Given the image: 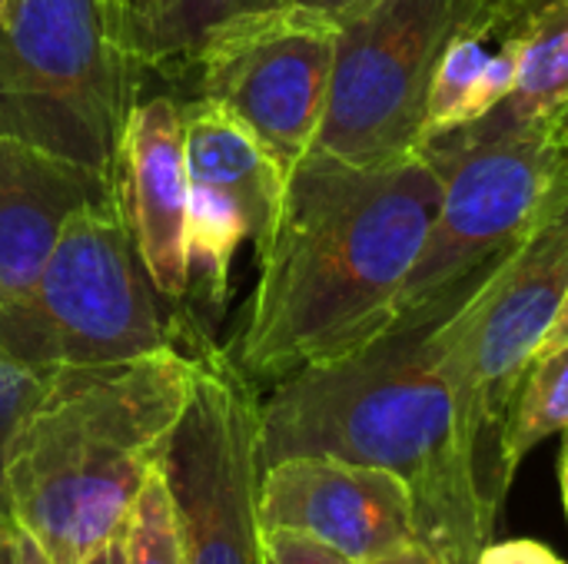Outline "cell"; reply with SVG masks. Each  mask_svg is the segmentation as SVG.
Wrapping results in <instances>:
<instances>
[{
  "mask_svg": "<svg viewBox=\"0 0 568 564\" xmlns=\"http://www.w3.org/2000/svg\"><path fill=\"white\" fill-rule=\"evenodd\" d=\"M283 3L290 0H136L123 10V33L143 73L186 76L220 27Z\"/></svg>",
  "mask_w": 568,
  "mask_h": 564,
  "instance_id": "obj_17",
  "label": "cell"
},
{
  "mask_svg": "<svg viewBox=\"0 0 568 564\" xmlns=\"http://www.w3.org/2000/svg\"><path fill=\"white\" fill-rule=\"evenodd\" d=\"M260 525L306 532L359 564L386 562L419 542L413 492L399 475L329 455L263 469Z\"/></svg>",
  "mask_w": 568,
  "mask_h": 564,
  "instance_id": "obj_11",
  "label": "cell"
},
{
  "mask_svg": "<svg viewBox=\"0 0 568 564\" xmlns=\"http://www.w3.org/2000/svg\"><path fill=\"white\" fill-rule=\"evenodd\" d=\"M336 27L293 3L260 10L220 27L190 70L196 93L233 116L290 173L316 140L323 123Z\"/></svg>",
  "mask_w": 568,
  "mask_h": 564,
  "instance_id": "obj_10",
  "label": "cell"
},
{
  "mask_svg": "<svg viewBox=\"0 0 568 564\" xmlns=\"http://www.w3.org/2000/svg\"><path fill=\"white\" fill-rule=\"evenodd\" d=\"M443 199L406 276L399 309H413L483 266L509 256L539 219L568 153L552 130H529L459 150H426Z\"/></svg>",
  "mask_w": 568,
  "mask_h": 564,
  "instance_id": "obj_9",
  "label": "cell"
},
{
  "mask_svg": "<svg viewBox=\"0 0 568 564\" xmlns=\"http://www.w3.org/2000/svg\"><path fill=\"white\" fill-rule=\"evenodd\" d=\"M559 485H562V505L568 519V429L562 432V452H559Z\"/></svg>",
  "mask_w": 568,
  "mask_h": 564,
  "instance_id": "obj_28",
  "label": "cell"
},
{
  "mask_svg": "<svg viewBox=\"0 0 568 564\" xmlns=\"http://www.w3.org/2000/svg\"><path fill=\"white\" fill-rule=\"evenodd\" d=\"M552 133H556L559 146H562V150L568 153V106H566V113L559 116V123H556V130H552Z\"/></svg>",
  "mask_w": 568,
  "mask_h": 564,
  "instance_id": "obj_29",
  "label": "cell"
},
{
  "mask_svg": "<svg viewBox=\"0 0 568 564\" xmlns=\"http://www.w3.org/2000/svg\"><path fill=\"white\" fill-rule=\"evenodd\" d=\"M526 43L513 93L483 120L429 140L426 150H459L529 130H556L568 106V0H519Z\"/></svg>",
  "mask_w": 568,
  "mask_h": 564,
  "instance_id": "obj_16",
  "label": "cell"
},
{
  "mask_svg": "<svg viewBox=\"0 0 568 564\" xmlns=\"http://www.w3.org/2000/svg\"><path fill=\"white\" fill-rule=\"evenodd\" d=\"M0 564H53L47 548L10 512L0 515Z\"/></svg>",
  "mask_w": 568,
  "mask_h": 564,
  "instance_id": "obj_22",
  "label": "cell"
},
{
  "mask_svg": "<svg viewBox=\"0 0 568 564\" xmlns=\"http://www.w3.org/2000/svg\"><path fill=\"white\" fill-rule=\"evenodd\" d=\"M379 564H443L426 545H409V548H403L399 555H393V558H386V562H379Z\"/></svg>",
  "mask_w": 568,
  "mask_h": 564,
  "instance_id": "obj_26",
  "label": "cell"
},
{
  "mask_svg": "<svg viewBox=\"0 0 568 564\" xmlns=\"http://www.w3.org/2000/svg\"><path fill=\"white\" fill-rule=\"evenodd\" d=\"M196 352L57 369L7 455L10 515L53 564H80L113 539L193 392Z\"/></svg>",
  "mask_w": 568,
  "mask_h": 564,
  "instance_id": "obj_3",
  "label": "cell"
},
{
  "mask_svg": "<svg viewBox=\"0 0 568 564\" xmlns=\"http://www.w3.org/2000/svg\"><path fill=\"white\" fill-rule=\"evenodd\" d=\"M57 369H37L30 362L13 359L10 352L0 349V515L10 512V495H7V455L13 445V435L27 412L40 402L47 392L50 379Z\"/></svg>",
  "mask_w": 568,
  "mask_h": 564,
  "instance_id": "obj_20",
  "label": "cell"
},
{
  "mask_svg": "<svg viewBox=\"0 0 568 564\" xmlns=\"http://www.w3.org/2000/svg\"><path fill=\"white\" fill-rule=\"evenodd\" d=\"M476 564H566L549 545L532 539H509V542H489Z\"/></svg>",
  "mask_w": 568,
  "mask_h": 564,
  "instance_id": "obj_23",
  "label": "cell"
},
{
  "mask_svg": "<svg viewBox=\"0 0 568 564\" xmlns=\"http://www.w3.org/2000/svg\"><path fill=\"white\" fill-rule=\"evenodd\" d=\"M113 189V180L53 160L0 130V299L23 296L63 219Z\"/></svg>",
  "mask_w": 568,
  "mask_h": 564,
  "instance_id": "obj_13",
  "label": "cell"
},
{
  "mask_svg": "<svg viewBox=\"0 0 568 564\" xmlns=\"http://www.w3.org/2000/svg\"><path fill=\"white\" fill-rule=\"evenodd\" d=\"M180 120L190 186L236 199L253 223L256 243L276 216L286 173L273 163L253 130L226 106L206 96H190L180 100Z\"/></svg>",
  "mask_w": 568,
  "mask_h": 564,
  "instance_id": "obj_15",
  "label": "cell"
},
{
  "mask_svg": "<svg viewBox=\"0 0 568 564\" xmlns=\"http://www.w3.org/2000/svg\"><path fill=\"white\" fill-rule=\"evenodd\" d=\"M503 259L403 309L353 352L270 386L260 399L263 469L296 455L386 469L413 492L419 545L443 564H476L499 519L486 509L466 452L443 326Z\"/></svg>",
  "mask_w": 568,
  "mask_h": 564,
  "instance_id": "obj_2",
  "label": "cell"
},
{
  "mask_svg": "<svg viewBox=\"0 0 568 564\" xmlns=\"http://www.w3.org/2000/svg\"><path fill=\"white\" fill-rule=\"evenodd\" d=\"M290 3L313 13V17L329 20L333 27H339L343 20H349V17H356V13H363V10H369V7H376L383 0H290Z\"/></svg>",
  "mask_w": 568,
  "mask_h": 564,
  "instance_id": "obj_24",
  "label": "cell"
},
{
  "mask_svg": "<svg viewBox=\"0 0 568 564\" xmlns=\"http://www.w3.org/2000/svg\"><path fill=\"white\" fill-rule=\"evenodd\" d=\"M526 43L523 3L486 0L449 37L426 113V140L446 136L496 110L519 80Z\"/></svg>",
  "mask_w": 568,
  "mask_h": 564,
  "instance_id": "obj_14",
  "label": "cell"
},
{
  "mask_svg": "<svg viewBox=\"0 0 568 564\" xmlns=\"http://www.w3.org/2000/svg\"><path fill=\"white\" fill-rule=\"evenodd\" d=\"M80 564H126V548H123V529L106 539L97 552H90Z\"/></svg>",
  "mask_w": 568,
  "mask_h": 564,
  "instance_id": "obj_25",
  "label": "cell"
},
{
  "mask_svg": "<svg viewBox=\"0 0 568 564\" xmlns=\"http://www.w3.org/2000/svg\"><path fill=\"white\" fill-rule=\"evenodd\" d=\"M566 342H568V296H566L562 312H559V319H556V326H552V332L546 336V342H542V349H539V352L556 349V346H566Z\"/></svg>",
  "mask_w": 568,
  "mask_h": 564,
  "instance_id": "obj_27",
  "label": "cell"
},
{
  "mask_svg": "<svg viewBox=\"0 0 568 564\" xmlns=\"http://www.w3.org/2000/svg\"><path fill=\"white\" fill-rule=\"evenodd\" d=\"M568 429V342L539 352L516 392L506 435H503V472L513 482L523 459Z\"/></svg>",
  "mask_w": 568,
  "mask_h": 564,
  "instance_id": "obj_18",
  "label": "cell"
},
{
  "mask_svg": "<svg viewBox=\"0 0 568 564\" xmlns=\"http://www.w3.org/2000/svg\"><path fill=\"white\" fill-rule=\"evenodd\" d=\"M443 199L426 156L353 166L306 153L256 239V286L226 356L263 392L353 352L403 309L406 276Z\"/></svg>",
  "mask_w": 568,
  "mask_h": 564,
  "instance_id": "obj_1",
  "label": "cell"
},
{
  "mask_svg": "<svg viewBox=\"0 0 568 564\" xmlns=\"http://www.w3.org/2000/svg\"><path fill=\"white\" fill-rule=\"evenodd\" d=\"M206 346L216 342L153 286L116 189L77 206L33 286L0 299V349L37 369H93Z\"/></svg>",
  "mask_w": 568,
  "mask_h": 564,
  "instance_id": "obj_4",
  "label": "cell"
},
{
  "mask_svg": "<svg viewBox=\"0 0 568 564\" xmlns=\"http://www.w3.org/2000/svg\"><path fill=\"white\" fill-rule=\"evenodd\" d=\"M116 203L163 299L190 296V170L176 96L140 100L116 153Z\"/></svg>",
  "mask_w": 568,
  "mask_h": 564,
  "instance_id": "obj_12",
  "label": "cell"
},
{
  "mask_svg": "<svg viewBox=\"0 0 568 564\" xmlns=\"http://www.w3.org/2000/svg\"><path fill=\"white\" fill-rule=\"evenodd\" d=\"M143 66L120 0H7L0 10V130L113 180Z\"/></svg>",
  "mask_w": 568,
  "mask_h": 564,
  "instance_id": "obj_5",
  "label": "cell"
},
{
  "mask_svg": "<svg viewBox=\"0 0 568 564\" xmlns=\"http://www.w3.org/2000/svg\"><path fill=\"white\" fill-rule=\"evenodd\" d=\"M120 3H123V10H130V7H133L136 0H120Z\"/></svg>",
  "mask_w": 568,
  "mask_h": 564,
  "instance_id": "obj_30",
  "label": "cell"
},
{
  "mask_svg": "<svg viewBox=\"0 0 568 564\" xmlns=\"http://www.w3.org/2000/svg\"><path fill=\"white\" fill-rule=\"evenodd\" d=\"M123 548H126V564H186L176 519H173V502L160 465L143 482L123 522Z\"/></svg>",
  "mask_w": 568,
  "mask_h": 564,
  "instance_id": "obj_19",
  "label": "cell"
},
{
  "mask_svg": "<svg viewBox=\"0 0 568 564\" xmlns=\"http://www.w3.org/2000/svg\"><path fill=\"white\" fill-rule=\"evenodd\" d=\"M568 296V170L526 239L443 326V362L456 386L463 439L486 509L499 519L509 479L503 435L529 362Z\"/></svg>",
  "mask_w": 568,
  "mask_h": 564,
  "instance_id": "obj_6",
  "label": "cell"
},
{
  "mask_svg": "<svg viewBox=\"0 0 568 564\" xmlns=\"http://www.w3.org/2000/svg\"><path fill=\"white\" fill-rule=\"evenodd\" d=\"M3 7H7V0H0V10H3Z\"/></svg>",
  "mask_w": 568,
  "mask_h": 564,
  "instance_id": "obj_31",
  "label": "cell"
},
{
  "mask_svg": "<svg viewBox=\"0 0 568 564\" xmlns=\"http://www.w3.org/2000/svg\"><path fill=\"white\" fill-rule=\"evenodd\" d=\"M263 564H359L333 545L296 532V529H263Z\"/></svg>",
  "mask_w": 568,
  "mask_h": 564,
  "instance_id": "obj_21",
  "label": "cell"
},
{
  "mask_svg": "<svg viewBox=\"0 0 568 564\" xmlns=\"http://www.w3.org/2000/svg\"><path fill=\"white\" fill-rule=\"evenodd\" d=\"M486 0H383L336 27L329 96L313 150L353 166L419 156L449 37Z\"/></svg>",
  "mask_w": 568,
  "mask_h": 564,
  "instance_id": "obj_7",
  "label": "cell"
},
{
  "mask_svg": "<svg viewBox=\"0 0 568 564\" xmlns=\"http://www.w3.org/2000/svg\"><path fill=\"white\" fill-rule=\"evenodd\" d=\"M260 399L226 349L196 352L193 392L160 459L186 564H263Z\"/></svg>",
  "mask_w": 568,
  "mask_h": 564,
  "instance_id": "obj_8",
  "label": "cell"
}]
</instances>
